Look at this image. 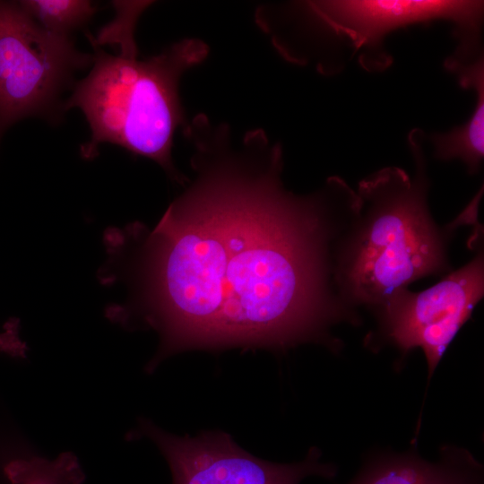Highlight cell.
Masks as SVG:
<instances>
[{"label":"cell","mask_w":484,"mask_h":484,"mask_svg":"<svg viewBox=\"0 0 484 484\" xmlns=\"http://www.w3.org/2000/svg\"><path fill=\"white\" fill-rule=\"evenodd\" d=\"M184 134L194 146L189 186L153 229L131 224L104 236L100 278L125 281L131 293L108 308L109 319L140 318L159 333L151 370L188 350L334 346L329 327L357 321L330 288L341 180L297 195L281 181V144L263 130L237 139L200 114Z\"/></svg>","instance_id":"1"},{"label":"cell","mask_w":484,"mask_h":484,"mask_svg":"<svg viewBox=\"0 0 484 484\" xmlns=\"http://www.w3.org/2000/svg\"><path fill=\"white\" fill-rule=\"evenodd\" d=\"M425 134L412 129L408 142L416 171L385 168L359 184L351 228L341 242L334 281L346 306H381L393 293L447 268L445 232L427 203Z\"/></svg>","instance_id":"2"},{"label":"cell","mask_w":484,"mask_h":484,"mask_svg":"<svg viewBox=\"0 0 484 484\" xmlns=\"http://www.w3.org/2000/svg\"><path fill=\"white\" fill-rule=\"evenodd\" d=\"M483 7V1L465 0L299 1L264 4L255 20L284 58L334 74L342 48L359 53L364 69L381 72L393 63L384 48L389 33L438 20L454 25V52L473 55L480 49Z\"/></svg>","instance_id":"3"},{"label":"cell","mask_w":484,"mask_h":484,"mask_svg":"<svg viewBox=\"0 0 484 484\" xmlns=\"http://www.w3.org/2000/svg\"><path fill=\"white\" fill-rule=\"evenodd\" d=\"M94 48L93 67L64 104V110L80 108L90 125L82 156L92 159L100 143H110L153 160L180 180L171 159L174 134L186 125L179 82L204 60L208 47L186 39L144 60Z\"/></svg>","instance_id":"4"},{"label":"cell","mask_w":484,"mask_h":484,"mask_svg":"<svg viewBox=\"0 0 484 484\" xmlns=\"http://www.w3.org/2000/svg\"><path fill=\"white\" fill-rule=\"evenodd\" d=\"M93 63L68 35L40 27L18 4L0 2V138L21 118L46 112L74 71Z\"/></svg>","instance_id":"5"},{"label":"cell","mask_w":484,"mask_h":484,"mask_svg":"<svg viewBox=\"0 0 484 484\" xmlns=\"http://www.w3.org/2000/svg\"><path fill=\"white\" fill-rule=\"evenodd\" d=\"M484 294L482 252L470 263L420 292L393 293L376 307L379 335L404 357L415 348L425 355L428 380L448 345L470 319Z\"/></svg>","instance_id":"6"},{"label":"cell","mask_w":484,"mask_h":484,"mask_svg":"<svg viewBox=\"0 0 484 484\" xmlns=\"http://www.w3.org/2000/svg\"><path fill=\"white\" fill-rule=\"evenodd\" d=\"M140 428L167 460L172 484H299L307 476L333 479L337 474L335 465L320 462L316 447L302 462L282 464L252 455L224 432L177 436L149 420Z\"/></svg>","instance_id":"7"},{"label":"cell","mask_w":484,"mask_h":484,"mask_svg":"<svg viewBox=\"0 0 484 484\" xmlns=\"http://www.w3.org/2000/svg\"><path fill=\"white\" fill-rule=\"evenodd\" d=\"M438 462L414 451L385 454L365 464L350 484H481L482 466L464 449L445 446Z\"/></svg>","instance_id":"8"},{"label":"cell","mask_w":484,"mask_h":484,"mask_svg":"<svg viewBox=\"0 0 484 484\" xmlns=\"http://www.w3.org/2000/svg\"><path fill=\"white\" fill-rule=\"evenodd\" d=\"M460 85L476 93L474 111L465 124L446 133L431 134L436 159L448 161L460 159L471 174L476 173L484 156V60L483 56L467 65L456 68Z\"/></svg>","instance_id":"9"},{"label":"cell","mask_w":484,"mask_h":484,"mask_svg":"<svg viewBox=\"0 0 484 484\" xmlns=\"http://www.w3.org/2000/svg\"><path fill=\"white\" fill-rule=\"evenodd\" d=\"M4 471L13 484H82L86 478L78 458L70 452L54 460L36 456L15 459Z\"/></svg>","instance_id":"10"},{"label":"cell","mask_w":484,"mask_h":484,"mask_svg":"<svg viewBox=\"0 0 484 484\" xmlns=\"http://www.w3.org/2000/svg\"><path fill=\"white\" fill-rule=\"evenodd\" d=\"M19 4L40 27L60 35H68L96 12V6L87 0H26Z\"/></svg>","instance_id":"11"},{"label":"cell","mask_w":484,"mask_h":484,"mask_svg":"<svg viewBox=\"0 0 484 484\" xmlns=\"http://www.w3.org/2000/svg\"><path fill=\"white\" fill-rule=\"evenodd\" d=\"M151 2L148 1H115L117 11L115 20L103 27L98 38L90 37L93 47L102 44H117L123 56H137V48L134 38L136 21Z\"/></svg>","instance_id":"12"},{"label":"cell","mask_w":484,"mask_h":484,"mask_svg":"<svg viewBox=\"0 0 484 484\" xmlns=\"http://www.w3.org/2000/svg\"><path fill=\"white\" fill-rule=\"evenodd\" d=\"M20 322L12 318L0 333V351L13 358H25L28 351L26 343L20 338Z\"/></svg>","instance_id":"13"}]
</instances>
